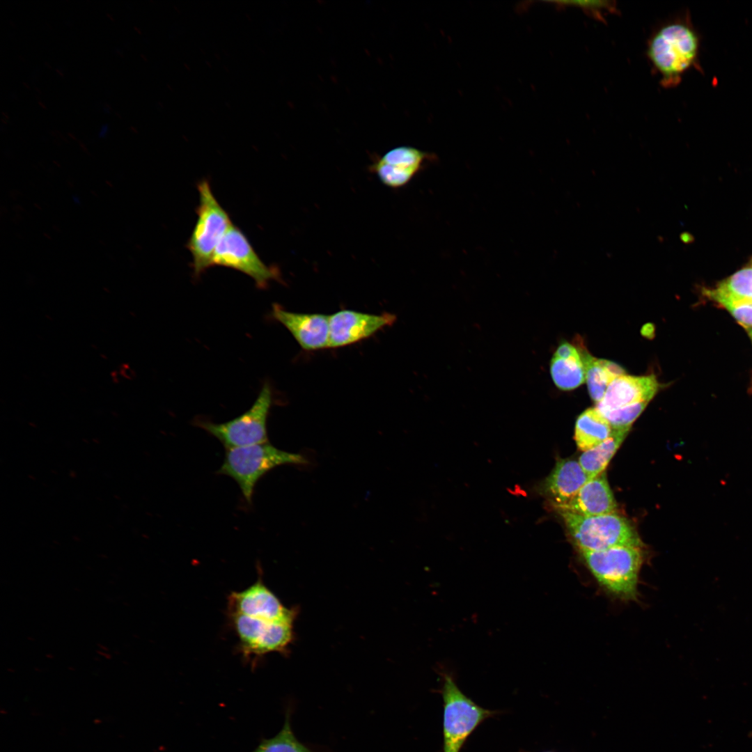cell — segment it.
I'll use <instances>...</instances> for the list:
<instances>
[{
  "label": "cell",
  "instance_id": "obj_14",
  "mask_svg": "<svg viewBox=\"0 0 752 752\" xmlns=\"http://www.w3.org/2000/svg\"><path fill=\"white\" fill-rule=\"evenodd\" d=\"M429 154L411 146L389 150L370 166L379 180L391 188L407 184L428 162Z\"/></svg>",
  "mask_w": 752,
  "mask_h": 752
},
{
  "label": "cell",
  "instance_id": "obj_13",
  "mask_svg": "<svg viewBox=\"0 0 752 752\" xmlns=\"http://www.w3.org/2000/svg\"><path fill=\"white\" fill-rule=\"evenodd\" d=\"M272 315L288 330L303 350L315 351L329 347V315L291 312L278 304H273Z\"/></svg>",
  "mask_w": 752,
  "mask_h": 752
},
{
  "label": "cell",
  "instance_id": "obj_4",
  "mask_svg": "<svg viewBox=\"0 0 752 752\" xmlns=\"http://www.w3.org/2000/svg\"><path fill=\"white\" fill-rule=\"evenodd\" d=\"M306 462L301 455L279 450L266 442L226 449L217 473L233 478L246 503L251 504L257 483L268 471L281 464Z\"/></svg>",
  "mask_w": 752,
  "mask_h": 752
},
{
  "label": "cell",
  "instance_id": "obj_24",
  "mask_svg": "<svg viewBox=\"0 0 752 752\" xmlns=\"http://www.w3.org/2000/svg\"><path fill=\"white\" fill-rule=\"evenodd\" d=\"M561 3L564 6L577 7L585 11H589L593 15L599 17L601 16V13L613 11L614 8L612 3L604 1H561Z\"/></svg>",
  "mask_w": 752,
  "mask_h": 752
},
{
  "label": "cell",
  "instance_id": "obj_3",
  "mask_svg": "<svg viewBox=\"0 0 752 752\" xmlns=\"http://www.w3.org/2000/svg\"><path fill=\"white\" fill-rule=\"evenodd\" d=\"M556 512L577 551H598L616 546H645L634 524L618 513L583 516L567 511Z\"/></svg>",
  "mask_w": 752,
  "mask_h": 752
},
{
  "label": "cell",
  "instance_id": "obj_2",
  "mask_svg": "<svg viewBox=\"0 0 752 752\" xmlns=\"http://www.w3.org/2000/svg\"><path fill=\"white\" fill-rule=\"evenodd\" d=\"M700 40L695 29L685 20L668 22L652 35L646 54L660 77L661 84L667 88L680 84L684 74L696 65Z\"/></svg>",
  "mask_w": 752,
  "mask_h": 752
},
{
  "label": "cell",
  "instance_id": "obj_21",
  "mask_svg": "<svg viewBox=\"0 0 752 752\" xmlns=\"http://www.w3.org/2000/svg\"><path fill=\"white\" fill-rule=\"evenodd\" d=\"M707 290L732 299L752 302V259L747 266Z\"/></svg>",
  "mask_w": 752,
  "mask_h": 752
},
{
  "label": "cell",
  "instance_id": "obj_5",
  "mask_svg": "<svg viewBox=\"0 0 752 752\" xmlns=\"http://www.w3.org/2000/svg\"><path fill=\"white\" fill-rule=\"evenodd\" d=\"M197 187V219L187 246L192 256L194 273L198 276L212 266L214 250L233 223L214 196L208 181L201 180Z\"/></svg>",
  "mask_w": 752,
  "mask_h": 752
},
{
  "label": "cell",
  "instance_id": "obj_15",
  "mask_svg": "<svg viewBox=\"0 0 752 752\" xmlns=\"http://www.w3.org/2000/svg\"><path fill=\"white\" fill-rule=\"evenodd\" d=\"M553 508L556 511H567L583 516L618 513V505L605 472L590 479L569 501Z\"/></svg>",
  "mask_w": 752,
  "mask_h": 752
},
{
  "label": "cell",
  "instance_id": "obj_10",
  "mask_svg": "<svg viewBox=\"0 0 752 752\" xmlns=\"http://www.w3.org/2000/svg\"><path fill=\"white\" fill-rule=\"evenodd\" d=\"M395 320V315L390 313L373 314L348 309L337 311L329 315V347L358 343L392 325Z\"/></svg>",
  "mask_w": 752,
  "mask_h": 752
},
{
  "label": "cell",
  "instance_id": "obj_1",
  "mask_svg": "<svg viewBox=\"0 0 752 752\" xmlns=\"http://www.w3.org/2000/svg\"><path fill=\"white\" fill-rule=\"evenodd\" d=\"M578 553L597 587L608 597L622 602L639 600L641 571L647 560L645 546H616Z\"/></svg>",
  "mask_w": 752,
  "mask_h": 752
},
{
  "label": "cell",
  "instance_id": "obj_20",
  "mask_svg": "<svg viewBox=\"0 0 752 752\" xmlns=\"http://www.w3.org/2000/svg\"><path fill=\"white\" fill-rule=\"evenodd\" d=\"M629 432V430L613 428L605 441L581 454L579 462L590 479L604 472Z\"/></svg>",
  "mask_w": 752,
  "mask_h": 752
},
{
  "label": "cell",
  "instance_id": "obj_17",
  "mask_svg": "<svg viewBox=\"0 0 752 752\" xmlns=\"http://www.w3.org/2000/svg\"><path fill=\"white\" fill-rule=\"evenodd\" d=\"M550 374L554 384L561 390L570 391L586 381V371L577 347L561 343L550 362Z\"/></svg>",
  "mask_w": 752,
  "mask_h": 752
},
{
  "label": "cell",
  "instance_id": "obj_22",
  "mask_svg": "<svg viewBox=\"0 0 752 752\" xmlns=\"http://www.w3.org/2000/svg\"><path fill=\"white\" fill-rule=\"evenodd\" d=\"M252 752H313L295 736L289 713L281 731L274 737L263 739Z\"/></svg>",
  "mask_w": 752,
  "mask_h": 752
},
{
  "label": "cell",
  "instance_id": "obj_6",
  "mask_svg": "<svg viewBox=\"0 0 752 752\" xmlns=\"http://www.w3.org/2000/svg\"><path fill=\"white\" fill-rule=\"evenodd\" d=\"M272 404V389L266 382L253 405L239 416L219 423L196 418L194 423L217 439L226 449L266 443L267 423Z\"/></svg>",
  "mask_w": 752,
  "mask_h": 752
},
{
  "label": "cell",
  "instance_id": "obj_16",
  "mask_svg": "<svg viewBox=\"0 0 752 752\" xmlns=\"http://www.w3.org/2000/svg\"><path fill=\"white\" fill-rule=\"evenodd\" d=\"M590 479L579 461L558 458L542 482L540 491L550 500L552 507L560 506L572 499Z\"/></svg>",
  "mask_w": 752,
  "mask_h": 752
},
{
  "label": "cell",
  "instance_id": "obj_11",
  "mask_svg": "<svg viewBox=\"0 0 752 752\" xmlns=\"http://www.w3.org/2000/svg\"><path fill=\"white\" fill-rule=\"evenodd\" d=\"M228 613H237L268 621L293 622L295 611L285 607L265 585L260 577L257 581L228 596Z\"/></svg>",
  "mask_w": 752,
  "mask_h": 752
},
{
  "label": "cell",
  "instance_id": "obj_25",
  "mask_svg": "<svg viewBox=\"0 0 752 752\" xmlns=\"http://www.w3.org/2000/svg\"><path fill=\"white\" fill-rule=\"evenodd\" d=\"M545 752H551V751H545Z\"/></svg>",
  "mask_w": 752,
  "mask_h": 752
},
{
  "label": "cell",
  "instance_id": "obj_19",
  "mask_svg": "<svg viewBox=\"0 0 752 752\" xmlns=\"http://www.w3.org/2000/svg\"><path fill=\"white\" fill-rule=\"evenodd\" d=\"M613 428L607 418L596 407H590L577 418L574 440L577 448L586 451L605 441Z\"/></svg>",
  "mask_w": 752,
  "mask_h": 752
},
{
  "label": "cell",
  "instance_id": "obj_8",
  "mask_svg": "<svg viewBox=\"0 0 752 752\" xmlns=\"http://www.w3.org/2000/svg\"><path fill=\"white\" fill-rule=\"evenodd\" d=\"M214 265L238 270L253 279L260 288H266L272 280L280 279L278 268L265 265L242 231L233 224L214 250L212 260Z\"/></svg>",
  "mask_w": 752,
  "mask_h": 752
},
{
  "label": "cell",
  "instance_id": "obj_12",
  "mask_svg": "<svg viewBox=\"0 0 752 752\" xmlns=\"http://www.w3.org/2000/svg\"><path fill=\"white\" fill-rule=\"evenodd\" d=\"M655 375L633 376L626 373L616 377L596 404L601 413L638 407H646L658 391Z\"/></svg>",
  "mask_w": 752,
  "mask_h": 752
},
{
  "label": "cell",
  "instance_id": "obj_9",
  "mask_svg": "<svg viewBox=\"0 0 752 752\" xmlns=\"http://www.w3.org/2000/svg\"><path fill=\"white\" fill-rule=\"evenodd\" d=\"M229 616L245 657L283 652L292 639V622L268 621L237 613Z\"/></svg>",
  "mask_w": 752,
  "mask_h": 752
},
{
  "label": "cell",
  "instance_id": "obj_23",
  "mask_svg": "<svg viewBox=\"0 0 752 752\" xmlns=\"http://www.w3.org/2000/svg\"><path fill=\"white\" fill-rule=\"evenodd\" d=\"M703 295L727 310L744 328H752V302L732 299L703 290Z\"/></svg>",
  "mask_w": 752,
  "mask_h": 752
},
{
  "label": "cell",
  "instance_id": "obj_7",
  "mask_svg": "<svg viewBox=\"0 0 752 752\" xmlns=\"http://www.w3.org/2000/svg\"><path fill=\"white\" fill-rule=\"evenodd\" d=\"M441 692L444 701V752H460L473 730L496 712L480 707L467 696L449 675H444Z\"/></svg>",
  "mask_w": 752,
  "mask_h": 752
},
{
  "label": "cell",
  "instance_id": "obj_18",
  "mask_svg": "<svg viewBox=\"0 0 752 752\" xmlns=\"http://www.w3.org/2000/svg\"><path fill=\"white\" fill-rule=\"evenodd\" d=\"M577 347L584 365L590 396L597 404L603 398L609 385L625 372L614 362L594 357L583 344H578Z\"/></svg>",
  "mask_w": 752,
  "mask_h": 752
}]
</instances>
